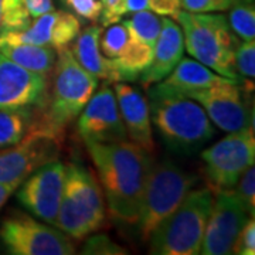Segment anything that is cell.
Instances as JSON below:
<instances>
[{
	"mask_svg": "<svg viewBox=\"0 0 255 255\" xmlns=\"http://www.w3.org/2000/svg\"><path fill=\"white\" fill-rule=\"evenodd\" d=\"M95 164L111 219L135 227L146 182L155 163L152 153L130 140L85 142Z\"/></svg>",
	"mask_w": 255,
	"mask_h": 255,
	"instance_id": "6da1fadb",
	"label": "cell"
},
{
	"mask_svg": "<svg viewBox=\"0 0 255 255\" xmlns=\"http://www.w3.org/2000/svg\"><path fill=\"white\" fill-rule=\"evenodd\" d=\"M147 90L152 127L172 152L193 155L214 137V125L196 101L160 82Z\"/></svg>",
	"mask_w": 255,
	"mask_h": 255,
	"instance_id": "7a4b0ae2",
	"label": "cell"
},
{
	"mask_svg": "<svg viewBox=\"0 0 255 255\" xmlns=\"http://www.w3.org/2000/svg\"><path fill=\"white\" fill-rule=\"evenodd\" d=\"M53 90L46 110L38 114L36 127L63 136L64 129L78 118L84 107L98 88V78L90 74L73 55L70 47L57 51Z\"/></svg>",
	"mask_w": 255,
	"mask_h": 255,
	"instance_id": "3957f363",
	"label": "cell"
},
{
	"mask_svg": "<svg viewBox=\"0 0 255 255\" xmlns=\"http://www.w3.org/2000/svg\"><path fill=\"white\" fill-rule=\"evenodd\" d=\"M172 18L182 28L184 50L190 57L214 73L241 81L234 64V53L240 41L231 31L226 16L180 9Z\"/></svg>",
	"mask_w": 255,
	"mask_h": 255,
	"instance_id": "277c9868",
	"label": "cell"
},
{
	"mask_svg": "<svg viewBox=\"0 0 255 255\" xmlns=\"http://www.w3.org/2000/svg\"><path fill=\"white\" fill-rule=\"evenodd\" d=\"M105 220L107 204L97 176L81 163L65 164L55 227L73 240H84L102 228Z\"/></svg>",
	"mask_w": 255,
	"mask_h": 255,
	"instance_id": "5b68a950",
	"label": "cell"
},
{
	"mask_svg": "<svg viewBox=\"0 0 255 255\" xmlns=\"http://www.w3.org/2000/svg\"><path fill=\"white\" fill-rule=\"evenodd\" d=\"M214 193L211 189L190 190L177 209L149 236V253L153 255L200 254L206 224Z\"/></svg>",
	"mask_w": 255,
	"mask_h": 255,
	"instance_id": "8992f818",
	"label": "cell"
},
{
	"mask_svg": "<svg viewBox=\"0 0 255 255\" xmlns=\"http://www.w3.org/2000/svg\"><path fill=\"white\" fill-rule=\"evenodd\" d=\"M196 182V174L186 172L172 160L153 163L135 224L140 241H147L153 230L177 209Z\"/></svg>",
	"mask_w": 255,
	"mask_h": 255,
	"instance_id": "52a82bcc",
	"label": "cell"
},
{
	"mask_svg": "<svg viewBox=\"0 0 255 255\" xmlns=\"http://www.w3.org/2000/svg\"><path fill=\"white\" fill-rule=\"evenodd\" d=\"M0 241L11 255H73V238L60 228L30 216L13 211L0 224Z\"/></svg>",
	"mask_w": 255,
	"mask_h": 255,
	"instance_id": "ba28073f",
	"label": "cell"
},
{
	"mask_svg": "<svg viewBox=\"0 0 255 255\" xmlns=\"http://www.w3.org/2000/svg\"><path fill=\"white\" fill-rule=\"evenodd\" d=\"M206 176L213 193L234 189L236 183L255 162L254 124L228 132L214 145L201 152Z\"/></svg>",
	"mask_w": 255,
	"mask_h": 255,
	"instance_id": "9c48e42d",
	"label": "cell"
},
{
	"mask_svg": "<svg viewBox=\"0 0 255 255\" xmlns=\"http://www.w3.org/2000/svg\"><path fill=\"white\" fill-rule=\"evenodd\" d=\"M63 136L31 128L17 145L0 149V183L17 189L38 167L57 160Z\"/></svg>",
	"mask_w": 255,
	"mask_h": 255,
	"instance_id": "30bf717a",
	"label": "cell"
},
{
	"mask_svg": "<svg viewBox=\"0 0 255 255\" xmlns=\"http://www.w3.org/2000/svg\"><path fill=\"white\" fill-rule=\"evenodd\" d=\"M124 23L128 28V44L122 55L112 63L117 67L119 80L128 82L139 78L152 63L162 17L150 10H143L133 13Z\"/></svg>",
	"mask_w": 255,
	"mask_h": 255,
	"instance_id": "8fae6325",
	"label": "cell"
},
{
	"mask_svg": "<svg viewBox=\"0 0 255 255\" xmlns=\"http://www.w3.org/2000/svg\"><path fill=\"white\" fill-rule=\"evenodd\" d=\"M65 164L58 159L38 167L16 189L18 203L31 216L55 227L63 196Z\"/></svg>",
	"mask_w": 255,
	"mask_h": 255,
	"instance_id": "7c38bea8",
	"label": "cell"
},
{
	"mask_svg": "<svg viewBox=\"0 0 255 255\" xmlns=\"http://www.w3.org/2000/svg\"><path fill=\"white\" fill-rule=\"evenodd\" d=\"M246 209L238 200L236 193L223 190L214 193L213 206L206 224L200 254L230 255L238 233L248 220Z\"/></svg>",
	"mask_w": 255,
	"mask_h": 255,
	"instance_id": "4fadbf2b",
	"label": "cell"
},
{
	"mask_svg": "<svg viewBox=\"0 0 255 255\" xmlns=\"http://www.w3.org/2000/svg\"><path fill=\"white\" fill-rule=\"evenodd\" d=\"M183 95L196 101L207 114L213 125L227 133L253 125V115L248 111L237 81L221 82Z\"/></svg>",
	"mask_w": 255,
	"mask_h": 255,
	"instance_id": "5bb4252c",
	"label": "cell"
},
{
	"mask_svg": "<svg viewBox=\"0 0 255 255\" xmlns=\"http://www.w3.org/2000/svg\"><path fill=\"white\" fill-rule=\"evenodd\" d=\"M77 129L84 142L112 143L129 140L115 92L108 84L94 92L78 115Z\"/></svg>",
	"mask_w": 255,
	"mask_h": 255,
	"instance_id": "9a60e30c",
	"label": "cell"
},
{
	"mask_svg": "<svg viewBox=\"0 0 255 255\" xmlns=\"http://www.w3.org/2000/svg\"><path fill=\"white\" fill-rule=\"evenodd\" d=\"M81 31V21L71 11L53 10L31 20L24 30L0 33V44L24 43L34 46H46L58 51L71 46L75 37Z\"/></svg>",
	"mask_w": 255,
	"mask_h": 255,
	"instance_id": "2e32d148",
	"label": "cell"
},
{
	"mask_svg": "<svg viewBox=\"0 0 255 255\" xmlns=\"http://www.w3.org/2000/svg\"><path fill=\"white\" fill-rule=\"evenodd\" d=\"M47 98V78L0 53V110H36Z\"/></svg>",
	"mask_w": 255,
	"mask_h": 255,
	"instance_id": "e0dca14e",
	"label": "cell"
},
{
	"mask_svg": "<svg viewBox=\"0 0 255 255\" xmlns=\"http://www.w3.org/2000/svg\"><path fill=\"white\" fill-rule=\"evenodd\" d=\"M114 92L117 97L119 112L127 129L128 139L142 149L153 153L155 140L149 104L145 95L128 82H115Z\"/></svg>",
	"mask_w": 255,
	"mask_h": 255,
	"instance_id": "ac0fdd59",
	"label": "cell"
},
{
	"mask_svg": "<svg viewBox=\"0 0 255 255\" xmlns=\"http://www.w3.org/2000/svg\"><path fill=\"white\" fill-rule=\"evenodd\" d=\"M183 54L184 41L182 28L176 20L162 16V27L156 41L153 60L145 71L139 75L142 87L147 90L149 87L164 80L182 60Z\"/></svg>",
	"mask_w": 255,
	"mask_h": 255,
	"instance_id": "d6986e66",
	"label": "cell"
},
{
	"mask_svg": "<svg viewBox=\"0 0 255 255\" xmlns=\"http://www.w3.org/2000/svg\"><path fill=\"white\" fill-rule=\"evenodd\" d=\"M102 34V27L92 24L85 27L74 40L71 51L75 60L81 64L82 68L98 80H105L107 82H118L119 74L112 60L102 54L100 46V38Z\"/></svg>",
	"mask_w": 255,
	"mask_h": 255,
	"instance_id": "ffe728a7",
	"label": "cell"
},
{
	"mask_svg": "<svg viewBox=\"0 0 255 255\" xmlns=\"http://www.w3.org/2000/svg\"><path fill=\"white\" fill-rule=\"evenodd\" d=\"M227 81H234V80H230V78H226L220 74L214 73L209 67L199 63L194 58L183 57L173 68V71L164 80H162L160 84L169 90L186 94L189 91L209 88V87Z\"/></svg>",
	"mask_w": 255,
	"mask_h": 255,
	"instance_id": "44dd1931",
	"label": "cell"
},
{
	"mask_svg": "<svg viewBox=\"0 0 255 255\" xmlns=\"http://www.w3.org/2000/svg\"><path fill=\"white\" fill-rule=\"evenodd\" d=\"M0 53L6 55L13 63L18 64L20 67L28 71L40 74L46 77L47 80L54 71L57 53L51 47L34 46L24 43H3L0 44Z\"/></svg>",
	"mask_w": 255,
	"mask_h": 255,
	"instance_id": "7402d4cb",
	"label": "cell"
},
{
	"mask_svg": "<svg viewBox=\"0 0 255 255\" xmlns=\"http://www.w3.org/2000/svg\"><path fill=\"white\" fill-rule=\"evenodd\" d=\"M36 121V110H0V149L17 145Z\"/></svg>",
	"mask_w": 255,
	"mask_h": 255,
	"instance_id": "603a6c76",
	"label": "cell"
},
{
	"mask_svg": "<svg viewBox=\"0 0 255 255\" xmlns=\"http://www.w3.org/2000/svg\"><path fill=\"white\" fill-rule=\"evenodd\" d=\"M231 31L241 40H255L254 0H237L228 16Z\"/></svg>",
	"mask_w": 255,
	"mask_h": 255,
	"instance_id": "cb8c5ba5",
	"label": "cell"
},
{
	"mask_svg": "<svg viewBox=\"0 0 255 255\" xmlns=\"http://www.w3.org/2000/svg\"><path fill=\"white\" fill-rule=\"evenodd\" d=\"M31 20L24 0H1L0 33L24 30L31 24Z\"/></svg>",
	"mask_w": 255,
	"mask_h": 255,
	"instance_id": "d4e9b609",
	"label": "cell"
},
{
	"mask_svg": "<svg viewBox=\"0 0 255 255\" xmlns=\"http://www.w3.org/2000/svg\"><path fill=\"white\" fill-rule=\"evenodd\" d=\"M128 44V28L124 21H118L108 26L100 38L102 54L110 60L119 58Z\"/></svg>",
	"mask_w": 255,
	"mask_h": 255,
	"instance_id": "484cf974",
	"label": "cell"
},
{
	"mask_svg": "<svg viewBox=\"0 0 255 255\" xmlns=\"http://www.w3.org/2000/svg\"><path fill=\"white\" fill-rule=\"evenodd\" d=\"M234 64L240 80L254 82L255 77V40H243L234 53Z\"/></svg>",
	"mask_w": 255,
	"mask_h": 255,
	"instance_id": "4316f807",
	"label": "cell"
},
{
	"mask_svg": "<svg viewBox=\"0 0 255 255\" xmlns=\"http://www.w3.org/2000/svg\"><path fill=\"white\" fill-rule=\"evenodd\" d=\"M233 191L236 193L238 200L241 201L250 217L255 216V169L254 166L248 167L236 183Z\"/></svg>",
	"mask_w": 255,
	"mask_h": 255,
	"instance_id": "83f0119b",
	"label": "cell"
},
{
	"mask_svg": "<svg viewBox=\"0 0 255 255\" xmlns=\"http://www.w3.org/2000/svg\"><path fill=\"white\" fill-rule=\"evenodd\" d=\"M81 254L91 255H124L128 254L127 248L114 243L108 236L98 234L87 240Z\"/></svg>",
	"mask_w": 255,
	"mask_h": 255,
	"instance_id": "f1b7e54d",
	"label": "cell"
},
{
	"mask_svg": "<svg viewBox=\"0 0 255 255\" xmlns=\"http://www.w3.org/2000/svg\"><path fill=\"white\" fill-rule=\"evenodd\" d=\"M63 4L77 17L90 21H98L102 4L101 0H61Z\"/></svg>",
	"mask_w": 255,
	"mask_h": 255,
	"instance_id": "f546056e",
	"label": "cell"
},
{
	"mask_svg": "<svg viewBox=\"0 0 255 255\" xmlns=\"http://www.w3.org/2000/svg\"><path fill=\"white\" fill-rule=\"evenodd\" d=\"M233 254L254 255L255 254V220L248 217L241 231L238 233L233 247Z\"/></svg>",
	"mask_w": 255,
	"mask_h": 255,
	"instance_id": "4dcf8cb0",
	"label": "cell"
},
{
	"mask_svg": "<svg viewBox=\"0 0 255 255\" xmlns=\"http://www.w3.org/2000/svg\"><path fill=\"white\" fill-rule=\"evenodd\" d=\"M237 0H182V10L190 13L227 11Z\"/></svg>",
	"mask_w": 255,
	"mask_h": 255,
	"instance_id": "1f68e13d",
	"label": "cell"
},
{
	"mask_svg": "<svg viewBox=\"0 0 255 255\" xmlns=\"http://www.w3.org/2000/svg\"><path fill=\"white\" fill-rule=\"evenodd\" d=\"M27 6L28 13L33 18L38 17L41 14H46L48 11L55 9L53 0H24Z\"/></svg>",
	"mask_w": 255,
	"mask_h": 255,
	"instance_id": "d6a6232c",
	"label": "cell"
},
{
	"mask_svg": "<svg viewBox=\"0 0 255 255\" xmlns=\"http://www.w3.org/2000/svg\"><path fill=\"white\" fill-rule=\"evenodd\" d=\"M182 9V0H156L153 13L159 16L173 17L174 13Z\"/></svg>",
	"mask_w": 255,
	"mask_h": 255,
	"instance_id": "836d02e7",
	"label": "cell"
},
{
	"mask_svg": "<svg viewBox=\"0 0 255 255\" xmlns=\"http://www.w3.org/2000/svg\"><path fill=\"white\" fill-rule=\"evenodd\" d=\"M156 0H125L124 1V14H133L137 11L143 10H150L153 11L155 9Z\"/></svg>",
	"mask_w": 255,
	"mask_h": 255,
	"instance_id": "e575fe53",
	"label": "cell"
},
{
	"mask_svg": "<svg viewBox=\"0 0 255 255\" xmlns=\"http://www.w3.org/2000/svg\"><path fill=\"white\" fill-rule=\"evenodd\" d=\"M14 191L16 190H14L13 187L0 183V210H1V207H3L4 204H6V201L9 200V197L14 193Z\"/></svg>",
	"mask_w": 255,
	"mask_h": 255,
	"instance_id": "d590c367",
	"label": "cell"
},
{
	"mask_svg": "<svg viewBox=\"0 0 255 255\" xmlns=\"http://www.w3.org/2000/svg\"><path fill=\"white\" fill-rule=\"evenodd\" d=\"M0 20H1V0H0Z\"/></svg>",
	"mask_w": 255,
	"mask_h": 255,
	"instance_id": "8d00e7d4",
	"label": "cell"
}]
</instances>
